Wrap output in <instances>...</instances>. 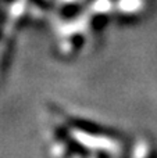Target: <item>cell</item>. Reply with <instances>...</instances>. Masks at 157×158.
<instances>
[{"instance_id":"1","label":"cell","mask_w":157,"mask_h":158,"mask_svg":"<svg viewBox=\"0 0 157 158\" xmlns=\"http://www.w3.org/2000/svg\"><path fill=\"white\" fill-rule=\"evenodd\" d=\"M147 10V0H114V13L124 18H136Z\"/></svg>"}]
</instances>
